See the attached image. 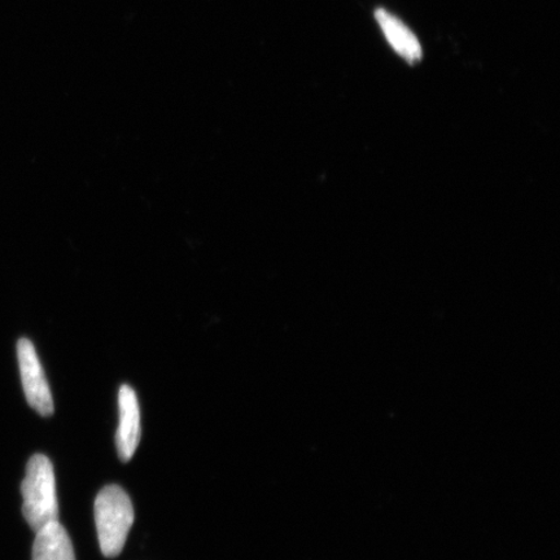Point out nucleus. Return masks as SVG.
Listing matches in <instances>:
<instances>
[{"instance_id":"5","label":"nucleus","mask_w":560,"mask_h":560,"mask_svg":"<svg viewBox=\"0 0 560 560\" xmlns=\"http://www.w3.org/2000/svg\"><path fill=\"white\" fill-rule=\"evenodd\" d=\"M374 15L385 39L388 40L397 55H400L409 65H416L417 61L422 59V46H420L417 35L411 32L404 21L384 9H377Z\"/></svg>"},{"instance_id":"3","label":"nucleus","mask_w":560,"mask_h":560,"mask_svg":"<svg viewBox=\"0 0 560 560\" xmlns=\"http://www.w3.org/2000/svg\"><path fill=\"white\" fill-rule=\"evenodd\" d=\"M18 359L27 404L42 417L54 415V400L50 385L42 369L33 342L20 339L18 342Z\"/></svg>"},{"instance_id":"1","label":"nucleus","mask_w":560,"mask_h":560,"mask_svg":"<svg viewBox=\"0 0 560 560\" xmlns=\"http://www.w3.org/2000/svg\"><path fill=\"white\" fill-rule=\"evenodd\" d=\"M21 493L24 499L25 520L34 532L45 527L48 523L59 521L54 466L46 455L35 454L27 462Z\"/></svg>"},{"instance_id":"2","label":"nucleus","mask_w":560,"mask_h":560,"mask_svg":"<svg viewBox=\"0 0 560 560\" xmlns=\"http://www.w3.org/2000/svg\"><path fill=\"white\" fill-rule=\"evenodd\" d=\"M95 523L103 555H120L135 523V508L122 488L108 486L101 490L95 501Z\"/></svg>"},{"instance_id":"6","label":"nucleus","mask_w":560,"mask_h":560,"mask_svg":"<svg viewBox=\"0 0 560 560\" xmlns=\"http://www.w3.org/2000/svg\"><path fill=\"white\" fill-rule=\"evenodd\" d=\"M33 560H75L72 540L59 521L35 532Z\"/></svg>"},{"instance_id":"4","label":"nucleus","mask_w":560,"mask_h":560,"mask_svg":"<svg viewBox=\"0 0 560 560\" xmlns=\"http://www.w3.org/2000/svg\"><path fill=\"white\" fill-rule=\"evenodd\" d=\"M120 422L116 433L118 457L129 462L135 455L140 441V409L138 397L129 385L124 384L118 392Z\"/></svg>"}]
</instances>
